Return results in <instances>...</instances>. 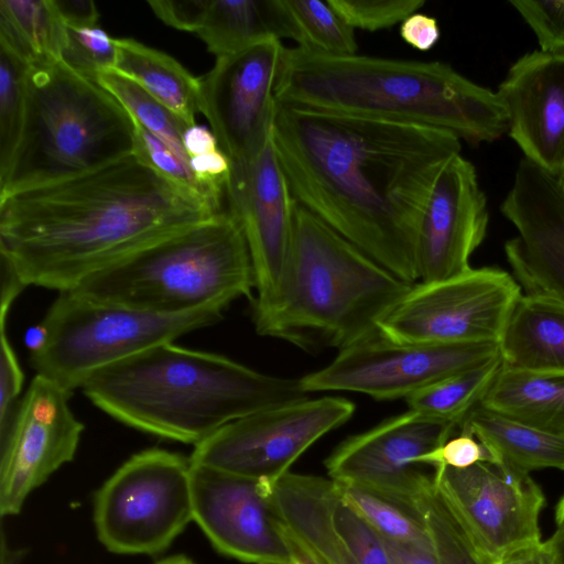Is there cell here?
<instances>
[{"label": "cell", "mask_w": 564, "mask_h": 564, "mask_svg": "<svg viewBox=\"0 0 564 564\" xmlns=\"http://www.w3.org/2000/svg\"><path fill=\"white\" fill-rule=\"evenodd\" d=\"M272 139L294 200L403 281L454 134L276 101Z\"/></svg>", "instance_id": "obj_1"}, {"label": "cell", "mask_w": 564, "mask_h": 564, "mask_svg": "<svg viewBox=\"0 0 564 564\" xmlns=\"http://www.w3.org/2000/svg\"><path fill=\"white\" fill-rule=\"evenodd\" d=\"M216 214L132 153L90 172L0 196V258L26 288L66 292L94 272Z\"/></svg>", "instance_id": "obj_2"}, {"label": "cell", "mask_w": 564, "mask_h": 564, "mask_svg": "<svg viewBox=\"0 0 564 564\" xmlns=\"http://www.w3.org/2000/svg\"><path fill=\"white\" fill-rule=\"evenodd\" d=\"M279 102L449 132L473 145L508 133L496 91L449 64L284 50Z\"/></svg>", "instance_id": "obj_3"}, {"label": "cell", "mask_w": 564, "mask_h": 564, "mask_svg": "<svg viewBox=\"0 0 564 564\" xmlns=\"http://www.w3.org/2000/svg\"><path fill=\"white\" fill-rule=\"evenodd\" d=\"M82 390L121 423L194 446L235 420L308 398L299 380L174 343L97 370Z\"/></svg>", "instance_id": "obj_4"}, {"label": "cell", "mask_w": 564, "mask_h": 564, "mask_svg": "<svg viewBox=\"0 0 564 564\" xmlns=\"http://www.w3.org/2000/svg\"><path fill=\"white\" fill-rule=\"evenodd\" d=\"M412 285L295 202L285 273L275 296L251 307L252 322L305 350H341L379 330Z\"/></svg>", "instance_id": "obj_5"}, {"label": "cell", "mask_w": 564, "mask_h": 564, "mask_svg": "<svg viewBox=\"0 0 564 564\" xmlns=\"http://www.w3.org/2000/svg\"><path fill=\"white\" fill-rule=\"evenodd\" d=\"M252 290L242 229L223 210L94 272L69 292L153 314L182 315L224 311L241 296L252 301Z\"/></svg>", "instance_id": "obj_6"}, {"label": "cell", "mask_w": 564, "mask_h": 564, "mask_svg": "<svg viewBox=\"0 0 564 564\" xmlns=\"http://www.w3.org/2000/svg\"><path fill=\"white\" fill-rule=\"evenodd\" d=\"M28 83L24 128L0 196L134 153V120L96 80L59 61L32 64Z\"/></svg>", "instance_id": "obj_7"}, {"label": "cell", "mask_w": 564, "mask_h": 564, "mask_svg": "<svg viewBox=\"0 0 564 564\" xmlns=\"http://www.w3.org/2000/svg\"><path fill=\"white\" fill-rule=\"evenodd\" d=\"M223 312L160 315L59 292L41 321L29 362L36 375L73 392L97 370L210 326Z\"/></svg>", "instance_id": "obj_8"}, {"label": "cell", "mask_w": 564, "mask_h": 564, "mask_svg": "<svg viewBox=\"0 0 564 564\" xmlns=\"http://www.w3.org/2000/svg\"><path fill=\"white\" fill-rule=\"evenodd\" d=\"M93 519L111 553L164 552L194 521L189 458L162 448L132 455L94 494Z\"/></svg>", "instance_id": "obj_9"}, {"label": "cell", "mask_w": 564, "mask_h": 564, "mask_svg": "<svg viewBox=\"0 0 564 564\" xmlns=\"http://www.w3.org/2000/svg\"><path fill=\"white\" fill-rule=\"evenodd\" d=\"M500 357L499 343H399L379 330L297 379L303 392L351 391L377 400L409 395Z\"/></svg>", "instance_id": "obj_10"}, {"label": "cell", "mask_w": 564, "mask_h": 564, "mask_svg": "<svg viewBox=\"0 0 564 564\" xmlns=\"http://www.w3.org/2000/svg\"><path fill=\"white\" fill-rule=\"evenodd\" d=\"M355 404L308 398L235 420L195 445L189 462L274 485L317 440L346 423Z\"/></svg>", "instance_id": "obj_11"}, {"label": "cell", "mask_w": 564, "mask_h": 564, "mask_svg": "<svg viewBox=\"0 0 564 564\" xmlns=\"http://www.w3.org/2000/svg\"><path fill=\"white\" fill-rule=\"evenodd\" d=\"M521 294L509 272L471 268L447 280L413 284L378 328L399 343H499Z\"/></svg>", "instance_id": "obj_12"}, {"label": "cell", "mask_w": 564, "mask_h": 564, "mask_svg": "<svg viewBox=\"0 0 564 564\" xmlns=\"http://www.w3.org/2000/svg\"><path fill=\"white\" fill-rule=\"evenodd\" d=\"M437 494L475 550L495 563L508 552L541 542L545 497L529 473L505 463L434 469Z\"/></svg>", "instance_id": "obj_13"}, {"label": "cell", "mask_w": 564, "mask_h": 564, "mask_svg": "<svg viewBox=\"0 0 564 564\" xmlns=\"http://www.w3.org/2000/svg\"><path fill=\"white\" fill-rule=\"evenodd\" d=\"M285 47L268 39L216 57L199 78L200 112L230 167L252 162L272 137L275 87Z\"/></svg>", "instance_id": "obj_14"}, {"label": "cell", "mask_w": 564, "mask_h": 564, "mask_svg": "<svg viewBox=\"0 0 564 564\" xmlns=\"http://www.w3.org/2000/svg\"><path fill=\"white\" fill-rule=\"evenodd\" d=\"M458 432V426L408 411L339 444L325 459L330 479L359 486L415 510L433 484L417 463Z\"/></svg>", "instance_id": "obj_15"}, {"label": "cell", "mask_w": 564, "mask_h": 564, "mask_svg": "<svg viewBox=\"0 0 564 564\" xmlns=\"http://www.w3.org/2000/svg\"><path fill=\"white\" fill-rule=\"evenodd\" d=\"M69 392L35 375L13 422L0 437V513H20L29 495L77 452L84 424L69 408Z\"/></svg>", "instance_id": "obj_16"}, {"label": "cell", "mask_w": 564, "mask_h": 564, "mask_svg": "<svg viewBox=\"0 0 564 564\" xmlns=\"http://www.w3.org/2000/svg\"><path fill=\"white\" fill-rule=\"evenodd\" d=\"M194 521L220 554L245 563L292 564L273 486L191 464Z\"/></svg>", "instance_id": "obj_17"}, {"label": "cell", "mask_w": 564, "mask_h": 564, "mask_svg": "<svg viewBox=\"0 0 564 564\" xmlns=\"http://www.w3.org/2000/svg\"><path fill=\"white\" fill-rule=\"evenodd\" d=\"M226 198L251 258L256 290L251 307H260L279 291L289 262L294 224L295 200L272 137L252 162L230 167Z\"/></svg>", "instance_id": "obj_18"}, {"label": "cell", "mask_w": 564, "mask_h": 564, "mask_svg": "<svg viewBox=\"0 0 564 564\" xmlns=\"http://www.w3.org/2000/svg\"><path fill=\"white\" fill-rule=\"evenodd\" d=\"M500 212L517 229L505 253L522 294L564 304V191L556 177L523 158Z\"/></svg>", "instance_id": "obj_19"}, {"label": "cell", "mask_w": 564, "mask_h": 564, "mask_svg": "<svg viewBox=\"0 0 564 564\" xmlns=\"http://www.w3.org/2000/svg\"><path fill=\"white\" fill-rule=\"evenodd\" d=\"M487 198L476 169L459 154L438 173L421 219L416 263L420 282H436L471 269L469 259L486 238Z\"/></svg>", "instance_id": "obj_20"}, {"label": "cell", "mask_w": 564, "mask_h": 564, "mask_svg": "<svg viewBox=\"0 0 564 564\" xmlns=\"http://www.w3.org/2000/svg\"><path fill=\"white\" fill-rule=\"evenodd\" d=\"M496 93L509 137L525 159L557 177L564 166V56L522 55Z\"/></svg>", "instance_id": "obj_21"}, {"label": "cell", "mask_w": 564, "mask_h": 564, "mask_svg": "<svg viewBox=\"0 0 564 564\" xmlns=\"http://www.w3.org/2000/svg\"><path fill=\"white\" fill-rule=\"evenodd\" d=\"M336 496L330 478L314 475L289 471L273 486L279 517L323 564H360L334 525Z\"/></svg>", "instance_id": "obj_22"}, {"label": "cell", "mask_w": 564, "mask_h": 564, "mask_svg": "<svg viewBox=\"0 0 564 564\" xmlns=\"http://www.w3.org/2000/svg\"><path fill=\"white\" fill-rule=\"evenodd\" d=\"M502 366L527 372H564V304L521 294L499 340Z\"/></svg>", "instance_id": "obj_23"}, {"label": "cell", "mask_w": 564, "mask_h": 564, "mask_svg": "<svg viewBox=\"0 0 564 564\" xmlns=\"http://www.w3.org/2000/svg\"><path fill=\"white\" fill-rule=\"evenodd\" d=\"M195 32L216 57L268 39H290L280 0H202Z\"/></svg>", "instance_id": "obj_24"}, {"label": "cell", "mask_w": 564, "mask_h": 564, "mask_svg": "<svg viewBox=\"0 0 564 564\" xmlns=\"http://www.w3.org/2000/svg\"><path fill=\"white\" fill-rule=\"evenodd\" d=\"M113 70L141 86L185 126L196 124L200 112L199 78L172 56L134 39H115Z\"/></svg>", "instance_id": "obj_25"}, {"label": "cell", "mask_w": 564, "mask_h": 564, "mask_svg": "<svg viewBox=\"0 0 564 564\" xmlns=\"http://www.w3.org/2000/svg\"><path fill=\"white\" fill-rule=\"evenodd\" d=\"M458 429L474 434L498 462L521 471L554 468L564 471V437L496 411L476 405Z\"/></svg>", "instance_id": "obj_26"}, {"label": "cell", "mask_w": 564, "mask_h": 564, "mask_svg": "<svg viewBox=\"0 0 564 564\" xmlns=\"http://www.w3.org/2000/svg\"><path fill=\"white\" fill-rule=\"evenodd\" d=\"M480 404L564 437V372H527L501 366Z\"/></svg>", "instance_id": "obj_27"}, {"label": "cell", "mask_w": 564, "mask_h": 564, "mask_svg": "<svg viewBox=\"0 0 564 564\" xmlns=\"http://www.w3.org/2000/svg\"><path fill=\"white\" fill-rule=\"evenodd\" d=\"M67 42L54 0H0V43L31 65L63 61Z\"/></svg>", "instance_id": "obj_28"}, {"label": "cell", "mask_w": 564, "mask_h": 564, "mask_svg": "<svg viewBox=\"0 0 564 564\" xmlns=\"http://www.w3.org/2000/svg\"><path fill=\"white\" fill-rule=\"evenodd\" d=\"M501 366L500 356L481 367L437 381L405 398L409 410L459 427L481 402Z\"/></svg>", "instance_id": "obj_29"}, {"label": "cell", "mask_w": 564, "mask_h": 564, "mask_svg": "<svg viewBox=\"0 0 564 564\" xmlns=\"http://www.w3.org/2000/svg\"><path fill=\"white\" fill-rule=\"evenodd\" d=\"M290 39L297 47L328 56L357 54L358 45L351 29L328 3V0H280Z\"/></svg>", "instance_id": "obj_30"}, {"label": "cell", "mask_w": 564, "mask_h": 564, "mask_svg": "<svg viewBox=\"0 0 564 564\" xmlns=\"http://www.w3.org/2000/svg\"><path fill=\"white\" fill-rule=\"evenodd\" d=\"M334 485L339 499L382 539L405 544H432L425 522L416 510L356 485L337 481Z\"/></svg>", "instance_id": "obj_31"}, {"label": "cell", "mask_w": 564, "mask_h": 564, "mask_svg": "<svg viewBox=\"0 0 564 564\" xmlns=\"http://www.w3.org/2000/svg\"><path fill=\"white\" fill-rule=\"evenodd\" d=\"M96 82L124 107L134 122L162 141L191 171L183 143L187 126L141 86L113 69L100 73Z\"/></svg>", "instance_id": "obj_32"}, {"label": "cell", "mask_w": 564, "mask_h": 564, "mask_svg": "<svg viewBox=\"0 0 564 564\" xmlns=\"http://www.w3.org/2000/svg\"><path fill=\"white\" fill-rule=\"evenodd\" d=\"M31 64L0 43V182L12 165L22 137Z\"/></svg>", "instance_id": "obj_33"}, {"label": "cell", "mask_w": 564, "mask_h": 564, "mask_svg": "<svg viewBox=\"0 0 564 564\" xmlns=\"http://www.w3.org/2000/svg\"><path fill=\"white\" fill-rule=\"evenodd\" d=\"M415 509L425 522L440 564H494L471 545L437 494L434 481Z\"/></svg>", "instance_id": "obj_34"}, {"label": "cell", "mask_w": 564, "mask_h": 564, "mask_svg": "<svg viewBox=\"0 0 564 564\" xmlns=\"http://www.w3.org/2000/svg\"><path fill=\"white\" fill-rule=\"evenodd\" d=\"M328 3L351 28L369 32L402 23L424 4V0H328Z\"/></svg>", "instance_id": "obj_35"}, {"label": "cell", "mask_w": 564, "mask_h": 564, "mask_svg": "<svg viewBox=\"0 0 564 564\" xmlns=\"http://www.w3.org/2000/svg\"><path fill=\"white\" fill-rule=\"evenodd\" d=\"M67 28L68 42L63 54L64 63L94 80L100 73L113 68L115 39L98 26Z\"/></svg>", "instance_id": "obj_36"}, {"label": "cell", "mask_w": 564, "mask_h": 564, "mask_svg": "<svg viewBox=\"0 0 564 564\" xmlns=\"http://www.w3.org/2000/svg\"><path fill=\"white\" fill-rule=\"evenodd\" d=\"M134 153L175 186L213 208L204 189L192 172L183 165L162 141L137 122Z\"/></svg>", "instance_id": "obj_37"}, {"label": "cell", "mask_w": 564, "mask_h": 564, "mask_svg": "<svg viewBox=\"0 0 564 564\" xmlns=\"http://www.w3.org/2000/svg\"><path fill=\"white\" fill-rule=\"evenodd\" d=\"M333 521L336 531L360 564H392L382 538L346 506L338 495L333 507Z\"/></svg>", "instance_id": "obj_38"}, {"label": "cell", "mask_w": 564, "mask_h": 564, "mask_svg": "<svg viewBox=\"0 0 564 564\" xmlns=\"http://www.w3.org/2000/svg\"><path fill=\"white\" fill-rule=\"evenodd\" d=\"M510 4L534 32L540 51L564 56V0H512Z\"/></svg>", "instance_id": "obj_39"}, {"label": "cell", "mask_w": 564, "mask_h": 564, "mask_svg": "<svg viewBox=\"0 0 564 564\" xmlns=\"http://www.w3.org/2000/svg\"><path fill=\"white\" fill-rule=\"evenodd\" d=\"M417 463L436 469L441 467L467 468L477 463L499 462L474 434L458 429V432L443 445L419 457Z\"/></svg>", "instance_id": "obj_40"}, {"label": "cell", "mask_w": 564, "mask_h": 564, "mask_svg": "<svg viewBox=\"0 0 564 564\" xmlns=\"http://www.w3.org/2000/svg\"><path fill=\"white\" fill-rule=\"evenodd\" d=\"M7 318H0V437L13 422L24 383V373L7 333Z\"/></svg>", "instance_id": "obj_41"}, {"label": "cell", "mask_w": 564, "mask_h": 564, "mask_svg": "<svg viewBox=\"0 0 564 564\" xmlns=\"http://www.w3.org/2000/svg\"><path fill=\"white\" fill-rule=\"evenodd\" d=\"M148 4L165 24L181 31L195 32L202 0H158L148 1Z\"/></svg>", "instance_id": "obj_42"}, {"label": "cell", "mask_w": 564, "mask_h": 564, "mask_svg": "<svg viewBox=\"0 0 564 564\" xmlns=\"http://www.w3.org/2000/svg\"><path fill=\"white\" fill-rule=\"evenodd\" d=\"M399 33L406 44L421 52L434 47L441 36L437 20L419 11L402 21Z\"/></svg>", "instance_id": "obj_43"}, {"label": "cell", "mask_w": 564, "mask_h": 564, "mask_svg": "<svg viewBox=\"0 0 564 564\" xmlns=\"http://www.w3.org/2000/svg\"><path fill=\"white\" fill-rule=\"evenodd\" d=\"M64 22L69 28L97 26L98 10L90 0H54Z\"/></svg>", "instance_id": "obj_44"}, {"label": "cell", "mask_w": 564, "mask_h": 564, "mask_svg": "<svg viewBox=\"0 0 564 564\" xmlns=\"http://www.w3.org/2000/svg\"><path fill=\"white\" fill-rule=\"evenodd\" d=\"M382 540L392 564H440L433 544L416 545Z\"/></svg>", "instance_id": "obj_45"}, {"label": "cell", "mask_w": 564, "mask_h": 564, "mask_svg": "<svg viewBox=\"0 0 564 564\" xmlns=\"http://www.w3.org/2000/svg\"><path fill=\"white\" fill-rule=\"evenodd\" d=\"M494 564H551V560L541 541L512 550Z\"/></svg>", "instance_id": "obj_46"}, {"label": "cell", "mask_w": 564, "mask_h": 564, "mask_svg": "<svg viewBox=\"0 0 564 564\" xmlns=\"http://www.w3.org/2000/svg\"><path fill=\"white\" fill-rule=\"evenodd\" d=\"M280 518V517H279ZM280 531L289 549L292 564H323L303 540L291 530L280 518Z\"/></svg>", "instance_id": "obj_47"}, {"label": "cell", "mask_w": 564, "mask_h": 564, "mask_svg": "<svg viewBox=\"0 0 564 564\" xmlns=\"http://www.w3.org/2000/svg\"><path fill=\"white\" fill-rule=\"evenodd\" d=\"M557 529L544 542L551 564H564V521L556 524Z\"/></svg>", "instance_id": "obj_48"}, {"label": "cell", "mask_w": 564, "mask_h": 564, "mask_svg": "<svg viewBox=\"0 0 564 564\" xmlns=\"http://www.w3.org/2000/svg\"><path fill=\"white\" fill-rule=\"evenodd\" d=\"M154 564H196L192 558L186 555H172L167 557H163Z\"/></svg>", "instance_id": "obj_49"}, {"label": "cell", "mask_w": 564, "mask_h": 564, "mask_svg": "<svg viewBox=\"0 0 564 564\" xmlns=\"http://www.w3.org/2000/svg\"><path fill=\"white\" fill-rule=\"evenodd\" d=\"M564 521V495L558 500V503L555 508V522L556 524Z\"/></svg>", "instance_id": "obj_50"}, {"label": "cell", "mask_w": 564, "mask_h": 564, "mask_svg": "<svg viewBox=\"0 0 564 564\" xmlns=\"http://www.w3.org/2000/svg\"><path fill=\"white\" fill-rule=\"evenodd\" d=\"M556 181H557L560 187L564 191V166H563L561 173L558 174V176L556 177Z\"/></svg>", "instance_id": "obj_51"}]
</instances>
